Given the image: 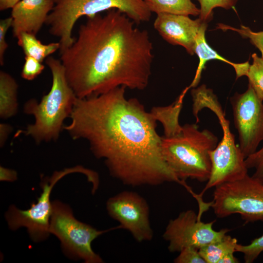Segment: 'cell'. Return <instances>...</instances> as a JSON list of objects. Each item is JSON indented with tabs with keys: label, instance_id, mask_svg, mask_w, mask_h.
Instances as JSON below:
<instances>
[{
	"label": "cell",
	"instance_id": "obj_6",
	"mask_svg": "<svg viewBox=\"0 0 263 263\" xmlns=\"http://www.w3.org/2000/svg\"><path fill=\"white\" fill-rule=\"evenodd\" d=\"M121 228L120 225L98 230L76 219L71 208L58 200L53 202L49 231L59 240L63 252L69 257L83 260L86 263H102L103 260L92 249L93 241L111 230Z\"/></svg>",
	"mask_w": 263,
	"mask_h": 263
},
{
	"label": "cell",
	"instance_id": "obj_2",
	"mask_svg": "<svg viewBox=\"0 0 263 263\" xmlns=\"http://www.w3.org/2000/svg\"><path fill=\"white\" fill-rule=\"evenodd\" d=\"M113 9L87 17L77 37L60 53L68 84L77 98L97 96L124 86H148L154 58L148 32Z\"/></svg>",
	"mask_w": 263,
	"mask_h": 263
},
{
	"label": "cell",
	"instance_id": "obj_1",
	"mask_svg": "<svg viewBox=\"0 0 263 263\" xmlns=\"http://www.w3.org/2000/svg\"><path fill=\"white\" fill-rule=\"evenodd\" d=\"M126 89L77 97L63 130L74 140L87 141L95 157L103 159L111 175L124 185L185 186L163 158L157 120L137 99L126 97Z\"/></svg>",
	"mask_w": 263,
	"mask_h": 263
},
{
	"label": "cell",
	"instance_id": "obj_27",
	"mask_svg": "<svg viewBox=\"0 0 263 263\" xmlns=\"http://www.w3.org/2000/svg\"><path fill=\"white\" fill-rule=\"evenodd\" d=\"M179 252V254L174 260L175 263H206L199 249L195 247H187Z\"/></svg>",
	"mask_w": 263,
	"mask_h": 263
},
{
	"label": "cell",
	"instance_id": "obj_13",
	"mask_svg": "<svg viewBox=\"0 0 263 263\" xmlns=\"http://www.w3.org/2000/svg\"><path fill=\"white\" fill-rule=\"evenodd\" d=\"M207 22L200 18L193 20L188 16L168 13L157 14L154 29L167 42L183 47L190 55L194 54L196 39Z\"/></svg>",
	"mask_w": 263,
	"mask_h": 263
},
{
	"label": "cell",
	"instance_id": "obj_22",
	"mask_svg": "<svg viewBox=\"0 0 263 263\" xmlns=\"http://www.w3.org/2000/svg\"><path fill=\"white\" fill-rule=\"evenodd\" d=\"M238 0H199L200 4V18L207 22L212 18L213 9L221 7L229 9L233 7Z\"/></svg>",
	"mask_w": 263,
	"mask_h": 263
},
{
	"label": "cell",
	"instance_id": "obj_30",
	"mask_svg": "<svg viewBox=\"0 0 263 263\" xmlns=\"http://www.w3.org/2000/svg\"><path fill=\"white\" fill-rule=\"evenodd\" d=\"M12 127L6 123L0 124V145L2 147L5 144L9 134L12 131Z\"/></svg>",
	"mask_w": 263,
	"mask_h": 263
},
{
	"label": "cell",
	"instance_id": "obj_5",
	"mask_svg": "<svg viewBox=\"0 0 263 263\" xmlns=\"http://www.w3.org/2000/svg\"><path fill=\"white\" fill-rule=\"evenodd\" d=\"M54 6L45 24L50 33L59 38L60 53L74 42L72 32L75 23L83 16L91 17L115 9L125 14L135 23L149 21L151 12L144 0H54Z\"/></svg>",
	"mask_w": 263,
	"mask_h": 263
},
{
	"label": "cell",
	"instance_id": "obj_18",
	"mask_svg": "<svg viewBox=\"0 0 263 263\" xmlns=\"http://www.w3.org/2000/svg\"><path fill=\"white\" fill-rule=\"evenodd\" d=\"M149 10L156 14L200 15V10L191 0H144Z\"/></svg>",
	"mask_w": 263,
	"mask_h": 263
},
{
	"label": "cell",
	"instance_id": "obj_11",
	"mask_svg": "<svg viewBox=\"0 0 263 263\" xmlns=\"http://www.w3.org/2000/svg\"><path fill=\"white\" fill-rule=\"evenodd\" d=\"M223 135L216 147L209 152L211 172L207 183L198 198H201L208 189L225 183L241 179L247 174L248 169L239 146L235 143V136L230 132L227 119L221 124Z\"/></svg>",
	"mask_w": 263,
	"mask_h": 263
},
{
	"label": "cell",
	"instance_id": "obj_12",
	"mask_svg": "<svg viewBox=\"0 0 263 263\" xmlns=\"http://www.w3.org/2000/svg\"><path fill=\"white\" fill-rule=\"evenodd\" d=\"M109 215L128 230L138 242L150 241L153 232L150 220L147 201L137 193L122 191L110 198L106 203Z\"/></svg>",
	"mask_w": 263,
	"mask_h": 263
},
{
	"label": "cell",
	"instance_id": "obj_32",
	"mask_svg": "<svg viewBox=\"0 0 263 263\" xmlns=\"http://www.w3.org/2000/svg\"><path fill=\"white\" fill-rule=\"evenodd\" d=\"M239 260L234 255V253H230L223 257L218 263H238Z\"/></svg>",
	"mask_w": 263,
	"mask_h": 263
},
{
	"label": "cell",
	"instance_id": "obj_25",
	"mask_svg": "<svg viewBox=\"0 0 263 263\" xmlns=\"http://www.w3.org/2000/svg\"><path fill=\"white\" fill-rule=\"evenodd\" d=\"M44 66L35 58L25 56V62L21 72V76L31 81L35 79L43 71Z\"/></svg>",
	"mask_w": 263,
	"mask_h": 263
},
{
	"label": "cell",
	"instance_id": "obj_28",
	"mask_svg": "<svg viewBox=\"0 0 263 263\" xmlns=\"http://www.w3.org/2000/svg\"><path fill=\"white\" fill-rule=\"evenodd\" d=\"M13 19L12 17L2 19L0 21V64H4V56L8 48V44L6 40V35L8 30L12 27Z\"/></svg>",
	"mask_w": 263,
	"mask_h": 263
},
{
	"label": "cell",
	"instance_id": "obj_3",
	"mask_svg": "<svg viewBox=\"0 0 263 263\" xmlns=\"http://www.w3.org/2000/svg\"><path fill=\"white\" fill-rule=\"evenodd\" d=\"M52 75V84L49 92L38 102L31 99L24 105L23 111L35 118L33 124L21 133L31 137L37 144L56 141L63 130V122L70 117L77 98L67 81L64 68L60 60L49 56L45 60Z\"/></svg>",
	"mask_w": 263,
	"mask_h": 263
},
{
	"label": "cell",
	"instance_id": "obj_24",
	"mask_svg": "<svg viewBox=\"0 0 263 263\" xmlns=\"http://www.w3.org/2000/svg\"><path fill=\"white\" fill-rule=\"evenodd\" d=\"M263 251V234L251 241L247 245L237 244L236 252H241L244 254L245 263H253Z\"/></svg>",
	"mask_w": 263,
	"mask_h": 263
},
{
	"label": "cell",
	"instance_id": "obj_14",
	"mask_svg": "<svg viewBox=\"0 0 263 263\" xmlns=\"http://www.w3.org/2000/svg\"><path fill=\"white\" fill-rule=\"evenodd\" d=\"M54 6V0H20L12 8L13 37L18 39L23 33L36 36Z\"/></svg>",
	"mask_w": 263,
	"mask_h": 263
},
{
	"label": "cell",
	"instance_id": "obj_15",
	"mask_svg": "<svg viewBox=\"0 0 263 263\" xmlns=\"http://www.w3.org/2000/svg\"><path fill=\"white\" fill-rule=\"evenodd\" d=\"M207 27H204L200 31L196 39L194 54L198 56L199 62L194 78L190 85L187 87L188 90L190 88H194L198 84L202 72L205 68V65L209 60L218 59L231 65L235 70L237 77L246 75L250 65L248 61L242 63H235L219 55L206 41L205 32Z\"/></svg>",
	"mask_w": 263,
	"mask_h": 263
},
{
	"label": "cell",
	"instance_id": "obj_16",
	"mask_svg": "<svg viewBox=\"0 0 263 263\" xmlns=\"http://www.w3.org/2000/svg\"><path fill=\"white\" fill-rule=\"evenodd\" d=\"M18 84L9 73L0 72V117L8 119L18 112Z\"/></svg>",
	"mask_w": 263,
	"mask_h": 263
},
{
	"label": "cell",
	"instance_id": "obj_20",
	"mask_svg": "<svg viewBox=\"0 0 263 263\" xmlns=\"http://www.w3.org/2000/svg\"><path fill=\"white\" fill-rule=\"evenodd\" d=\"M237 240L226 234L220 240L210 243L199 249L206 263H218L225 255L236 252Z\"/></svg>",
	"mask_w": 263,
	"mask_h": 263
},
{
	"label": "cell",
	"instance_id": "obj_10",
	"mask_svg": "<svg viewBox=\"0 0 263 263\" xmlns=\"http://www.w3.org/2000/svg\"><path fill=\"white\" fill-rule=\"evenodd\" d=\"M230 100L239 147L246 158L257 150L263 141V101L249 84L245 92L236 93Z\"/></svg>",
	"mask_w": 263,
	"mask_h": 263
},
{
	"label": "cell",
	"instance_id": "obj_29",
	"mask_svg": "<svg viewBox=\"0 0 263 263\" xmlns=\"http://www.w3.org/2000/svg\"><path fill=\"white\" fill-rule=\"evenodd\" d=\"M18 174L17 171L11 169L0 167V181L13 182L17 179Z\"/></svg>",
	"mask_w": 263,
	"mask_h": 263
},
{
	"label": "cell",
	"instance_id": "obj_19",
	"mask_svg": "<svg viewBox=\"0 0 263 263\" xmlns=\"http://www.w3.org/2000/svg\"><path fill=\"white\" fill-rule=\"evenodd\" d=\"M17 40L25 56H32L41 62L60 49L59 42L44 44L36 36L27 33H22Z\"/></svg>",
	"mask_w": 263,
	"mask_h": 263
},
{
	"label": "cell",
	"instance_id": "obj_17",
	"mask_svg": "<svg viewBox=\"0 0 263 263\" xmlns=\"http://www.w3.org/2000/svg\"><path fill=\"white\" fill-rule=\"evenodd\" d=\"M187 91H183L178 98L170 105L166 107H154L151 113L156 120L163 125L165 137H171L179 133L181 126L179 122V116L181 110L183 98Z\"/></svg>",
	"mask_w": 263,
	"mask_h": 263
},
{
	"label": "cell",
	"instance_id": "obj_9",
	"mask_svg": "<svg viewBox=\"0 0 263 263\" xmlns=\"http://www.w3.org/2000/svg\"><path fill=\"white\" fill-rule=\"evenodd\" d=\"M200 217L201 215L189 209L169 221L163 238L168 242V250L170 252H180L187 247L199 249L221 240L230 230L227 228L215 230L213 228L215 221L205 223Z\"/></svg>",
	"mask_w": 263,
	"mask_h": 263
},
{
	"label": "cell",
	"instance_id": "obj_21",
	"mask_svg": "<svg viewBox=\"0 0 263 263\" xmlns=\"http://www.w3.org/2000/svg\"><path fill=\"white\" fill-rule=\"evenodd\" d=\"M253 62L249 65L246 76L249 84L258 97L263 101V59L256 53L252 55Z\"/></svg>",
	"mask_w": 263,
	"mask_h": 263
},
{
	"label": "cell",
	"instance_id": "obj_26",
	"mask_svg": "<svg viewBox=\"0 0 263 263\" xmlns=\"http://www.w3.org/2000/svg\"><path fill=\"white\" fill-rule=\"evenodd\" d=\"M245 163L248 169L255 170L251 176L263 184V147L245 158Z\"/></svg>",
	"mask_w": 263,
	"mask_h": 263
},
{
	"label": "cell",
	"instance_id": "obj_7",
	"mask_svg": "<svg viewBox=\"0 0 263 263\" xmlns=\"http://www.w3.org/2000/svg\"><path fill=\"white\" fill-rule=\"evenodd\" d=\"M210 203L219 218L239 214L245 222L263 221V184L247 174L215 187Z\"/></svg>",
	"mask_w": 263,
	"mask_h": 263
},
{
	"label": "cell",
	"instance_id": "obj_4",
	"mask_svg": "<svg viewBox=\"0 0 263 263\" xmlns=\"http://www.w3.org/2000/svg\"><path fill=\"white\" fill-rule=\"evenodd\" d=\"M218 142L209 130L200 131L196 124H186L179 133L161 137V150L167 165L181 181L190 178L207 182L211 168L209 152Z\"/></svg>",
	"mask_w": 263,
	"mask_h": 263
},
{
	"label": "cell",
	"instance_id": "obj_8",
	"mask_svg": "<svg viewBox=\"0 0 263 263\" xmlns=\"http://www.w3.org/2000/svg\"><path fill=\"white\" fill-rule=\"evenodd\" d=\"M75 172L84 174L88 180L92 179L95 173L80 166L55 171L50 178L41 183L42 192L37 202L32 203L29 208L21 210L13 205L9 207L5 215L9 228L16 230L20 227H25L34 242H40L48 238L50 234L49 226L53 208V203L50 201L52 190L62 178Z\"/></svg>",
	"mask_w": 263,
	"mask_h": 263
},
{
	"label": "cell",
	"instance_id": "obj_31",
	"mask_svg": "<svg viewBox=\"0 0 263 263\" xmlns=\"http://www.w3.org/2000/svg\"><path fill=\"white\" fill-rule=\"evenodd\" d=\"M20 0H0V10L12 8Z\"/></svg>",
	"mask_w": 263,
	"mask_h": 263
},
{
	"label": "cell",
	"instance_id": "obj_23",
	"mask_svg": "<svg viewBox=\"0 0 263 263\" xmlns=\"http://www.w3.org/2000/svg\"><path fill=\"white\" fill-rule=\"evenodd\" d=\"M217 28L223 30H230L235 31L242 37L248 38L251 43L260 51L263 59V31L256 32L244 25H241L240 28H236L223 24H219Z\"/></svg>",
	"mask_w": 263,
	"mask_h": 263
}]
</instances>
